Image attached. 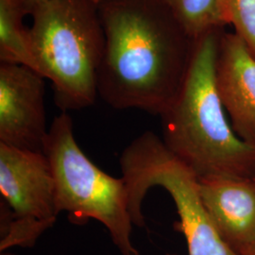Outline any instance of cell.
<instances>
[{
  "label": "cell",
  "mask_w": 255,
  "mask_h": 255,
  "mask_svg": "<svg viewBox=\"0 0 255 255\" xmlns=\"http://www.w3.org/2000/svg\"><path fill=\"white\" fill-rule=\"evenodd\" d=\"M104 51L98 93L118 110L161 116L179 90L196 41L166 0H101Z\"/></svg>",
  "instance_id": "1"
},
{
  "label": "cell",
  "mask_w": 255,
  "mask_h": 255,
  "mask_svg": "<svg viewBox=\"0 0 255 255\" xmlns=\"http://www.w3.org/2000/svg\"><path fill=\"white\" fill-rule=\"evenodd\" d=\"M220 29L196 41L182 84L161 114L165 146L199 179L254 177L255 145L235 132L219 98L216 62Z\"/></svg>",
  "instance_id": "2"
},
{
  "label": "cell",
  "mask_w": 255,
  "mask_h": 255,
  "mask_svg": "<svg viewBox=\"0 0 255 255\" xmlns=\"http://www.w3.org/2000/svg\"><path fill=\"white\" fill-rule=\"evenodd\" d=\"M35 72L49 80L62 112L92 106L97 100L98 74L104 33L98 4L92 0H49L31 13Z\"/></svg>",
  "instance_id": "3"
},
{
  "label": "cell",
  "mask_w": 255,
  "mask_h": 255,
  "mask_svg": "<svg viewBox=\"0 0 255 255\" xmlns=\"http://www.w3.org/2000/svg\"><path fill=\"white\" fill-rule=\"evenodd\" d=\"M44 153L54 177L59 215L66 213L77 225L90 219L99 221L121 255H139L131 240L134 225L125 181L105 173L84 154L76 141L68 112H62L51 123Z\"/></svg>",
  "instance_id": "4"
},
{
  "label": "cell",
  "mask_w": 255,
  "mask_h": 255,
  "mask_svg": "<svg viewBox=\"0 0 255 255\" xmlns=\"http://www.w3.org/2000/svg\"><path fill=\"white\" fill-rule=\"evenodd\" d=\"M127 186L133 225H146L142 204L150 188L163 187L171 196L185 237L188 255H237L220 237L202 201L197 174L165 146L161 137L146 131L125 147L119 159Z\"/></svg>",
  "instance_id": "5"
},
{
  "label": "cell",
  "mask_w": 255,
  "mask_h": 255,
  "mask_svg": "<svg viewBox=\"0 0 255 255\" xmlns=\"http://www.w3.org/2000/svg\"><path fill=\"white\" fill-rule=\"evenodd\" d=\"M0 253L34 246L59 216L46 155L0 144Z\"/></svg>",
  "instance_id": "6"
},
{
  "label": "cell",
  "mask_w": 255,
  "mask_h": 255,
  "mask_svg": "<svg viewBox=\"0 0 255 255\" xmlns=\"http://www.w3.org/2000/svg\"><path fill=\"white\" fill-rule=\"evenodd\" d=\"M45 80L27 66L0 64V144L44 152Z\"/></svg>",
  "instance_id": "7"
},
{
  "label": "cell",
  "mask_w": 255,
  "mask_h": 255,
  "mask_svg": "<svg viewBox=\"0 0 255 255\" xmlns=\"http://www.w3.org/2000/svg\"><path fill=\"white\" fill-rule=\"evenodd\" d=\"M216 83L235 132L255 145V56L235 32L220 33Z\"/></svg>",
  "instance_id": "8"
},
{
  "label": "cell",
  "mask_w": 255,
  "mask_h": 255,
  "mask_svg": "<svg viewBox=\"0 0 255 255\" xmlns=\"http://www.w3.org/2000/svg\"><path fill=\"white\" fill-rule=\"evenodd\" d=\"M201 198L220 237L237 255L255 243V180L253 177L201 178Z\"/></svg>",
  "instance_id": "9"
},
{
  "label": "cell",
  "mask_w": 255,
  "mask_h": 255,
  "mask_svg": "<svg viewBox=\"0 0 255 255\" xmlns=\"http://www.w3.org/2000/svg\"><path fill=\"white\" fill-rule=\"evenodd\" d=\"M31 13L25 0H0V64H20L35 71L30 27L24 24Z\"/></svg>",
  "instance_id": "10"
},
{
  "label": "cell",
  "mask_w": 255,
  "mask_h": 255,
  "mask_svg": "<svg viewBox=\"0 0 255 255\" xmlns=\"http://www.w3.org/2000/svg\"><path fill=\"white\" fill-rule=\"evenodd\" d=\"M166 2L195 40L225 25L222 0H166Z\"/></svg>",
  "instance_id": "11"
},
{
  "label": "cell",
  "mask_w": 255,
  "mask_h": 255,
  "mask_svg": "<svg viewBox=\"0 0 255 255\" xmlns=\"http://www.w3.org/2000/svg\"><path fill=\"white\" fill-rule=\"evenodd\" d=\"M222 11L225 25H233L255 56V0H222Z\"/></svg>",
  "instance_id": "12"
},
{
  "label": "cell",
  "mask_w": 255,
  "mask_h": 255,
  "mask_svg": "<svg viewBox=\"0 0 255 255\" xmlns=\"http://www.w3.org/2000/svg\"><path fill=\"white\" fill-rule=\"evenodd\" d=\"M49 0H25V2L27 3V5L30 7V9H32V11L34 10L35 8H37L38 6L46 3Z\"/></svg>",
  "instance_id": "13"
},
{
  "label": "cell",
  "mask_w": 255,
  "mask_h": 255,
  "mask_svg": "<svg viewBox=\"0 0 255 255\" xmlns=\"http://www.w3.org/2000/svg\"><path fill=\"white\" fill-rule=\"evenodd\" d=\"M241 255H255V243L248 251Z\"/></svg>",
  "instance_id": "14"
},
{
  "label": "cell",
  "mask_w": 255,
  "mask_h": 255,
  "mask_svg": "<svg viewBox=\"0 0 255 255\" xmlns=\"http://www.w3.org/2000/svg\"><path fill=\"white\" fill-rule=\"evenodd\" d=\"M0 255H12V254H10V253H8V252H4V253H0Z\"/></svg>",
  "instance_id": "15"
},
{
  "label": "cell",
  "mask_w": 255,
  "mask_h": 255,
  "mask_svg": "<svg viewBox=\"0 0 255 255\" xmlns=\"http://www.w3.org/2000/svg\"><path fill=\"white\" fill-rule=\"evenodd\" d=\"M92 1H93V2H95L96 4H99V3L101 2V0H92Z\"/></svg>",
  "instance_id": "16"
},
{
  "label": "cell",
  "mask_w": 255,
  "mask_h": 255,
  "mask_svg": "<svg viewBox=\"0 0 255 255\" xmlns=\"http://www.w3.org/2000/svg\"><path fill=\"white\" fill-rule=\"evenodd\" d=\"M253 178H254V179H255V175H254V177H253Z\"/></svg>",
  "instance_id": "17"
},
{
  "label": "cell",
  "mask_w": 255,
  "mask_h": 255,
  "mask_svg": "<svg viewBox=\"0 0 255 255\" xmlns=\"http://www.w3.org/2000/svg\"></svg>",
  "instance_id": "18"
}]
</instances>
